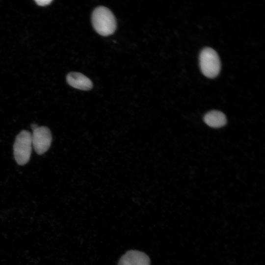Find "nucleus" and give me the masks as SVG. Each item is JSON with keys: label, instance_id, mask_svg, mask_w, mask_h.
<instances>
[{"label": "nucleus", "instance_id": "obj_1", "mask_svg": "<svg viewBox=\"0 0 265 265\" xmlns=\"http://www.w3.org/2000/svg\"><path fill=\"white\" fill-rule=\"evenodd\" d=\"M92 23L96 31L104 36L112 34L116 28L114 15L104 6H99L94 9L92 14Z\"/></svg>", "mask_w": 265, "mask_h": 265}, {"label": "nucleus", "instance_id": "obj_2", "mask_svg": "<svg viewBox=\"0 0 265 265\" xmlns=\"http://www.w3.org/2000/svg\"><path fill=\"white\" fill-rule=\"evenodd\" d=\"M31 133L22 131L16 136L13 145V154L17 163L24 165L29 161L32 150Z\"/></svg>", "mask_w": 265, "mask_h": 265}, {"label": "nucleus", "instance_id": "obj_3", "mask_svg": "<svg viewBox=\"0 0 265 265\" xmlns=\"http://www.w3.org/2000/svg\"><path fill=\"white\" fill-rule=\"evenodd\" d=\"M199 61L201 70L206 77L213 78L218 75L221 68L220 61L214 50L204 48L200 54Z\"/></svg>", "mask_w": 265, "mask_h": 265}, {"label": "nucleus", "instance_id": "obj_4", "mask_svg": "<svg viewBox=\"0 0 265 265\" xmlns=\"http://www.w3.org/2000/svg\"><path fill=\"white\" fill-rule=\"evenodd\" d=\"M31 133L32 145L38 155H42L49 149L52 136L50 129L47 127H38Z\"/></svg>", "mask_w": 265, "mask_h": 265}, {"label": "nucleus", "instance_id": "obj_5", "mask_svg": "<svg viewBox=\"0 0 265 265\" xmlns=\"http://www.w3.org/2000/svg\"><path fill=\"white\" fill-rule=\"evenodd\" d=\"M118 265H150V259L144 252L131 250L121 257Z\"/></svg>", "mask_w": 265, "mask_h": 265}, {"label": "nucleus", "instance_id": "obj_6", "mask_svg": "<svg viewBox=\"0 0 265 265\" xmlns=\"http://www.w3.org/2000/svg\"><path fill=\"white\" fill-rule=\"evenodd\" d=\"M66 80L71 86L82 90H90L93 86L92 81L88 78L78 72H71L68 74Z\"/></svg>", "mask_w": 265, "mask_h": 265}, {"label": "nucleus", "instance_id": "obj_7", "mask_svg": "<svg viewBox=\"0 0 265 265\" xmlns=\"http://www.w3.org/2000/svg\"><path fill=\"white\" fill-rule=\"evenodd\" d=\"M204 120L208 126L214 128H221L227 123L225 114L217 110H212L207 113L204 117Z\"/></svg>", "mask_w": 265, "mask_h": 265}, {"label": "nucleus", "instance_id": "obj_8", "mask_svg": "<svg viewBox=\"0 0 265 265\" xmlns=\"http://www.w3.org/2000/svg\"><path fill=\"white\" fill-rule=\"evenodd\" d=\"M37 5L39 6H46L52 2V0H35Z\"/></svg>", "mask_w": 265, "mask_h": 265}, {"label": "nucleus", "instance_id": "obj_9", "mask_svg": "<svg viewBox=\"0 0 265 265\" xmlns=\"http://www.w3.org/2000/svg\"><path fill=\"white\" fill-rule=\"evenodd\" d=\"M38 125L35 123H32L31 125V128L33 130H35V129H36L37 127H38Z\"/></svg>", "mask_w": 265, "mask_h": 265}]
</instances>
